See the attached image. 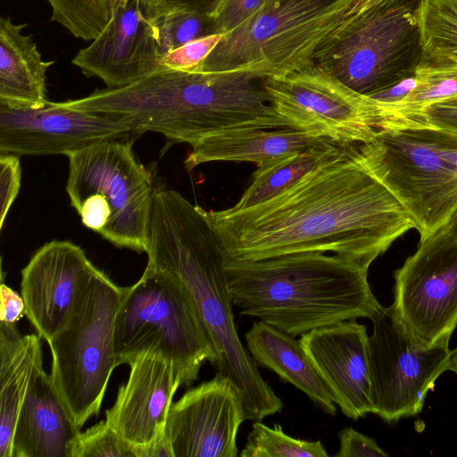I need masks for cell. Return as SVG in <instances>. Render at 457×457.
Segmentation results:
<instances>
[{"label":"cell","mask_w":457,"mask_h":457,"mask_svg":"<svg viewBox=\"0 0 457 457\" xmlns=\"http://www.w3.org/2000/svg\"><path fill=\"white\" fill-rule=\"evenodd\" d=\"M117 366L145 352L170 361L190 386L205 361L216 366L215 346L188 290L175 275L148 264L129 287L114 328Z\"/></svg>","instance_id":"8992f818"},{"label":"cell","mask_w":457,"mask_h":457,"mask_svg":"<svg viewBox=\"0 0 457 457\" xmlns=\"http://www.w3.org/2000/svg\"><path fill=\"white\" fill-rule=\"evenodd\" d=\"M137 134L133 125L110 115L50 102L41 106L0 101V154H65L96 142Z\"/></svg>","instance_id":"5bb4252c"},{"label":"cell","mask_w":457,"mask_h":457,"mask_svg":"<svg viewBox=\"0 0 457 457\" xmlns=\"http://www.w3.org/2000/svg\"><path fill=\"white\" fill-rule=\"evenodd\" d=\"M214 0H144L146 15L172 8H191L205 12Z\"/></svg>","instance_id":"74e56055"},{"label":"cell","mask_w":457,"mask_h":457,"mask_svg":"<svg viewBox=\"0 0 457 457\" xmlns=\"http://www.w3.org/2000/svg\"><path fill=\"white\" fill-rule=\"evenodd\" d=\"M373 173L411 218L420 240L457 208V133L432 128H384L361 143Z\"/></svg>","instance_id":"ba28073f"},{"label":"cell","mask_w":457,"mask_h":457,"mask_svg":"<svg viewBox=\"0 0 457 457\" xmlns=\"http://www.w3.org/2000/svg\"><path fill=\"white\" fill-rule=\"evenodd\" d=\"M67 156L66 191L82 223L118 247L146 252L155 187L132 142L104 140Z\"/></svg>","instance_id":"52a82bcc"},{"label":"cell","mask_w":457,"mask_h":457,"mask_svg":"<svg viewBox=\"0 0 457 457\" xmlns=\"http://www.w3.org/2000/svg\"><path fill=\"white\" fill-rule=\"evenodd\" d=\"M27 24L0 19V101L41 106L46 103V72L54 62H45Z\"/></svg>","instance_id":"cb8c5ba5"},{"label":"cell","mask_w":457,"mask_h":457,"mask_svg":"<svg viewBox=\"0 0 457 457\" xmlns=\"http://www.w3.org/2000/svg\"><path fill=\"white\" fill-rule=\"evenodd\" d=\"M384 128H432L457 133V96L408 115L384 120L378 129Z\"/></svg>","instance_id":"1f68e13d"},{"label":"cell","mask_w":457,"mask_h":457,"mask_svg":"<svg viewBox=\"0 0 457 457\" xmlns=\"http://www.w3.org/2000/svg\"><path fill=\"white\" fill-rule=\"evenodd\" d=\"M420 64L457 65V0H420Z\"/></svg>","instance_id":"484cf974"},{"label":"cell","mask_w":457,"mask_h":457,"mask_svg":"<svg viewBox=\"0 0 457 457\" xmlns=\"http://www.w3.org/2000/svg\"><path fill=\"white\" fill-rule=\"evenodd\" d=\"M147 264L185 285L215 346L216 368L239 390L245 419L262 420L284 403L262 377L239 339L222 243L207 211L173 189L155 187L147 237Z\"/></svg>","instance_id":"7a4b0ae2"},{"label":"cell","mask_w":457,"mask_h":457,"mask_svg":"<svg viewBox=\"0 0 457 457\" xmlns=\"http://www.w3.org/2000/svg\"><path fill=\"white\" fill-rule=\"evenodd\" d=\"M444 228L453 237H457V208L451 215Z\"/></svg>","instance_id":"ab89813d"},{"label":"cell","mask_w":457,"mask_h":457,"mask_svg":"<svg viewBox=\"0 0 457 457\" xmlns=\"http://www.w3.org/2000/svg\"><path fill=\"white\" fill-rule=\"evenodd\" d=\"M160 59L144 0H129L72 63L85 75L100 78L108 88H117L163 69Z\"/></svg>","instance_id":"ac0fdd59"},{"label":"cell","mask_w":457,"mask_h":457,"mask_svg":"<svg viewBox=\"0 0 457 457\" xmlns=\"http://www.w3.org/2000/svg\"><path fill=\"white\" fill-rule=\"evenodd\" d=\"M129 376L117 392L105 421L135 447L136 457L166 436V423L181 378L168 359L145 352L129 364Z\"/></svg>","instance_id":"e0dca14e"},{"label":"cell","mask_w":457,"mask_h":457,"mask_svg":"<svg viewBox=\"0 0 457 457\" xmlns=\"http://www.w3.org/2000/svg\"><path fill=\"white\" fill-rule=\"evenodd\" d=\"M97 268L66 240L42 245L21 270L25 315L46 342L65 324Z\"/></svg>","instance_id":"2e32d148"},{"label":"cell","mask_w":457,"mask_h":457,"mask_svg":"<svg viewBox=\"0 0 457 457\" xmlns=\"http://www.w3.org/2000/svg\"><path fill=\"white\" fill-rule=\"evenodd\" d=\"M154 29L160 54L189 41L212 34L205 12L191 8H172L147 16Z\"/></svg>","instance_id":"f1b7e54d"},{"label":"cell","mask_w":457,"mask_h":457,"mask_svg":"<svg viewBox=\"0 0 457 457\" xmlns=\"http://www.w3.org/2000/svg\"><path fill=\"white\" fill-rule=\"evenodd\" d=\"M21 168L19 156L1 154L0 156V228L4 226L5 217L13 204L20 187Z\"/></svg>","instance_id":"836d02e7"},{"label":"cell","mask_w":457,"mask_h":457,"mask_svg":"<svg viewBox=\"0 0 457 457\" xmlns=\"http://www.w3.org/2000/svg\"><path fill=\"white\" fill-rule=\"evenodd\" d=\"M420 0H369L314 62L353 91L372 95L415 72L421 60Z\"/></svg>","instance_id":"30bf717a"},{"label":"cell","mask_w":457,"mask_h":457,"mask_svg":"<svg viewBox=\"0 0 457 457\" xmlns=\"http://www.w3.org/2000/svg\"><path fill=\"white\" fill-rule=\"evenodd\" d=\"M224 34L212 33L189 41L161 55L162 67L184 71H199Z\"/></svg>","instance_id":"d6a6232c"},{"label":"cell","mask_w":457,"mask_h":457,"mask_svg":"<svg viewBox=\"0 0 457 457\" xmlns=\"http://www.w3.org/2000/svg\"><path fill=\"white\" fill-rule=\"evenodd\" d=\"M326 138L284 129L242 127L211 134L192 146L186 169L211 162H252L258 166L270 159L310 147Z\"/></svg>","instance_id":"44dd1931"},{"label":"cell","mask_w":457,"mask_h":457,"mask_svg":"<svg viewBox=\"0 0 457 457\" xmlns=\"http://www.w3.org/2000/svg\"><path fill=\"white\" fill-rule=\"evenodd\" d=\"M228 259L320 252L370 267L414 225L373 173L361 143L338 151L295 184L251 208L207 211Z\"/></svg>","instance_id":"6da1fadb"},{"label":"cell","mask_w":457,"mask_h":457,"mask_svg":"<svg viewBox=\"0 0 457 457\" xmlns=\"http://www.w3.org/2000/svg\"><path fill=\"white\" fill-rule=\"evenodd\" d=\"M390 309L418 343L449 347L457 327V237L444 226L395 270Z\"/></svg>","instance_id":"7c38bea8"},{"label":"cell","mask_w":457,"mask_h":457,"mask_svg":"<svg viewBox=\"0 0 457 457\" xmlns=\"http://www.w3.org/2000/svg\"><path fill=\"white\" fill-rule=\"evenodd\" d=\"M41 338L0 322V457H12L18 415L34 370L43 361Z\"/></svg>","instance_id":"603a6c76"},{"label":"cell","mask_w":457,"mask_h":457,"mask_svg":"<svg viewBox=\"0 0 457 457\" xmlns=\"http://www.w3.org/2000/svg\"><path fill=\"white\" fill-rule=\"evenodd\" d=\"M245 340L256 364L303 391L324 412L336 414L332 394L300 340L262 320L253 323Z\"/></svg>","instance_id":"7402d4cb"},{"label":"cell","mask_w":457,"mask_h":457,"mask_svg":"<svg viewBox=\"0 0 457 457\" xmlns=\"http://www.w3.org/2000/svg\"><path fill=\"white\" fill-rule=\"evenodd\" d=\"M236 385L220 372L172 403L166 436L173 457H236L237 436L245 420Z\"/></svg>","instance_id":"9a60e30c"},{"label":"cell","mask_w":457,"mask_h":457,"mask_svg":"<svg viewBox=\"0 0 457 457\" xmlns=\"http://www.w3.org/2000/svg\"><path fill=\"white\" fill-rule=\"evenodd\" d=\"M299 340L343 414L356 420L372 413L366 327L350 320L313 329Z\"/></svg>","instance_id":"d6986e66"},{"label":"cell","mask_w":457,"mask_h":457,"mask_svg":"<svg viewBox=\"0 0 457 457\" xmlns=\"http://www.w3.org/2000/svg\"><path fill=\"white\" fill-rule=\"evenodd\" d=\"M371 320L368 351L372 413L392 425L422 411L428 393L444 373L450 350L418 343L390 307H383Z\"/></svg>","instance_id":"4fadbf2b"},{"label":"cell","mask_w":457,"mask_h":457,"mask_svg":"<svg viewBox=\"0 0 457 457\" xmlns=\"http://www.w3.org/2000/svg\"><path fill=\"white\" fill-rule=\"evenodd\" d=\"M369 0H283L224 34L199 71H245L261 79L314 64L317 52L344 30Z\"/></svg>","instance_id":"5b68a950"},{"label":"cell","mask_w":457,"mask_h":457,"mask_svg":"<svg viewBox=\"0 0 457 457\" xmlns=\"http://www.w3.org/2000/svg\"><path fill=\"white\" fill-rule=\"evenodd\" d=\"M415 77L414 87L401 102L388 107H376L378 123L416 112L429 104L457 96V65L420 63L415 70Z\"/></svg>","instance_id":"4316f807"},{"label":"cell","mask_w":457,"mask_h":457,"mask_svg":"<svg viewBox=\"0 0 457 457\" xmlns=\"http://www.w3.org/2000/svg\"><path fill=\"white\" fill-rule=\"evenodd\" d=\"M341 145L323 139L305 149L266 161L253 172L251 183L238 202L225 210L239 212L272 198L335 154Z\"/></svg>","instance_id":"d4e9b609"},{"label":"cell","mask_w":457,"mask_h":457,"mask_svg":"<svg viewBox=\"0 0 457 457\" xmlns=\"http://www.w3.org/2000/svg\"><path fill=\"white\" fill-rule=\"evenodd\" d=\"M339 448L336 457H386L388 454L377 442L352 427H346L337 434Z\"/></svg>","instance_id":"e575fe53"},{"label":"cell","mask_w":457,"mask_h":457,"mask_svg":"<svg viewBox=\"0 0 457 457\" xmlns=\"http://www.w3.org/2000/svg\"><path fill=\"white\" fill-rule=\"evenodd\" d=\"M241 457H328L322 443L295 438L284 432L282 427H269L261 420L252 425Z\"/></svg>","instance_id":"83f0119b"},{"label":"cell","mask_w":457,"mask_h":457,"mask_svg":"<svg viewBox=\"0 0 457 457\" xmlns=\"http://www.w3.org/2000/svg\"><path fill=\"white\" fill-rule=\"evenodd\" d=\"M283 0H214L207 8L213 33L226 34L264 14Z\"/></svg>","instance_id":"4dcf8cb0"},{"label":"cell","mask_w":457,"mask_h":457,"mask_svg":"<svg viewBox=\"0 0 457 457\" xmlns=\"http://www.w3.org/2000/svg\"><path fill=\"white\" fill-rule=\"evenodd\" d=\"M369 267L320 252L257 261H226L233 304L295 337L345 320H372L383 306L368 282Z\"/></svg>","instance_id":"277c9868"},{"label":"cell","mask_w":457,"mask_h":457,"mask_svg":"<svg viewBox=\"0 0 457 457\" xmlns=\"http://www.w3.org/2000/svg\"><path fill=\"white\" fill-rule=\"evenodd\" d=\"M79 431L41 361L18 415L12 457H69Z\"/></svg>","instance_id":"ffe728a7"},{"label":"cell","mask_w":457,"mask_h":457,"mask_svg":"<svg viewBox=\"0 0 457 457\" xmlns=\"http://www.w3.org/2000/svg\"><path fill=\"white\" fill-rule=\"evenodd\" d=\"M451 370L457 375V347L450 351L444 364V372Z\"/></svg>","instance_id":"f35d334b"},{"label":"cell","mask_w":457,"mask_h":457,"mask_svg":"<svg viewBox=\"0 0 457 457\" xmlns=\"http://www.w3.org/2000/svg\"><path fill=\"white\" fill-rule=\"evenodd\" d=\"M257 79H261L245 71L164 68L130 85L97 89L62 103L127 120L137 134L156 132L173 143L190 145L230 129H292L271 105L263 87L255 85Z\"/></svg>","instance_id":"3957f363"},{"label":"cell","mask_w":457,"mask_h":457,"mask_svg":"<svg viewBox=\"0 0 457 457\" xmlns=\"http://www.w3.org/2000/svg\"><path fill=\"white\" fill-rule=\"evenodd\" d=\"M262 81L271 105L294 129L343 145L364 143L377 134L373 101L316 63Z\"/></svg>","instance_id":"8fae6325"},{"label":"cell","mask_w":457,"mask_h":457,"mask_svg":"<svg viewBox=\"0 0 457 457\" xmlns=\"http://www.w3.org/2000/svg\"><path fill=\"white\" fill-rule=\"evenodd\" d=\"M69 457H136L135 447L102 420L72 442Z\"/></svg>","instance_id":"f546056e"},{"label":"cell","mask_w":457,"mask_h":457,"mask_svg":"<svg viewBox=\"0 0 457 457\" xmlns=\"http://www.w3.org/2000/svg\"><path fill=\"white\" fill-rule=\"evenodd\" d=\"M0 322L16 324L25 315V302L18 292L1 284Z\"/></svg>","instance_id":"d590c367"},{"label":"cell","mask_w":457,"mask_h":457,"mask_svg":"<svg viewBox=\"0 0 457 457\" xmlns=\"http://www.w3.org/2000/svg\"><path fill=\"white\" fill-rule=\"evenodd\" d=\"M415 72L369 96L376 107H388L401 102L414 87Z\"/></svg>","instance_id":"8d00e7d4"},{"label":"cell","mask_w":457,"mask_h":457,"mask_svg":"<svg viewBox=\"0 0 457 457\" xmlns=\"http://www.w3.org/2000/svg\"><path fill=\"white\" fill-rule=\"evenodd\" d=\"M128 289L97 269L65 324L47 341L52 381L79 429L98 414L117 367L115 320Z\"/></svg>","instance_id":"9c48e42d"}]
</instances>
